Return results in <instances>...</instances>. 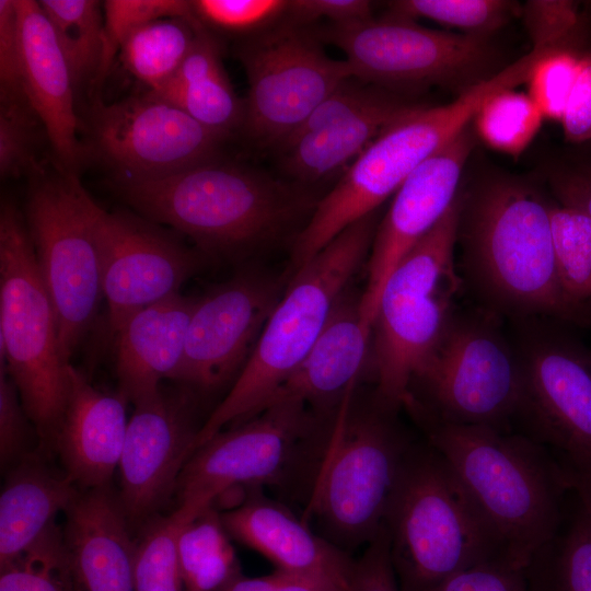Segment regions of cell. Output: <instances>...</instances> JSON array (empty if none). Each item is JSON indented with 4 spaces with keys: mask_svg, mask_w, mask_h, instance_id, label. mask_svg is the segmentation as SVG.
<instances>
[{
    "mask_svg": "<svg viewBox=\"0 0 591 591\" xmlns=\"http://www.w3.org/2000/svg\"><path fill=\"white\" fill-rule=\"evenodd\" d=\"M416 380L427 387L437 420L506 430L519 413L520 360L496 329L452 317Z\"/></svg>",
    "mask_w": 591,
    "mask_h": 591,
    "instance_id": "14",
    "label": "cell"
},
{
    "mask_svg": "<svg viewBox=\"0 0 591 591\" xmlns=\"http://www.w3.org/2000/svg\"><path fill=\"white\" fill-rule=\"evenodd\" d=\"M121 197L147 219L190 237L205 256L234 257L277 236L304 207L289 187L219 161L148 181H117Z\"/></svg>",
    "mask_w": 591,
    "mask_h": 591,
    "instance_id": "3",
    "label": "cell"
},
{
    "mask_svg": "<svg viewBox=\"0 0 591 591\" xmlns=\"http://www.w3.org/2000/svg\"><path fill=\"white\" fill-rule=\"evenodd\" d=\"M428 439L452 470L502 556L524 568L561 523L558 461L533 438L434 419Z\"/></svg>",
    "mask_w": 591,
    "mask_h": 591,
    "instance_id": "1",
    "label": "cell"
},
{
    "mask_svg": "<svg viewBox=\"0 0 591 591\" xmlns=\"http://www.w3.org/2000/svg\"><path fill=\"white\" fill-rule=\"evenodd\" d=\"M182 526L173 513L144 523L135 548V591H184L177 556Z\"/></svg>",
    "mask_w": 591,
    "mask_h": 591,
    "instance_id": "37",
    "label": "cell"
},
{
    "mask_svg": "<svg viewBox=\"0 0 591 591\" xmlns=\"http://www.w3.org/2000/svg\"><path fill=\"white\" fill-rule=\"evenodd\" d=\"M305 406L270 405L198 447L177 480V520L186 524L237 486L288 488L303 482L311 495L332 432L315 438V419Z\"/></svg>",
    "mask_w": 591,
    "mask_h": 591,
    "instance_id": "9",
    "label": "cell"
},
{
    "mask_svg": "<svg viewBox=\"0 0 591 591\" xmlns=\"http://www.w3.org/2000/svg\"><path fill=\"white\" fill-rule=\"evenodd\" d=\"M428 591H526L525 569L496 559L462 570Z\"/></svg>",
    "mask_w": 591,
    "mask_h": 591,
    "instance_id": "46",
    "label": "cell"
},
{
    "mask_svg": "<svg viewBox=\"0 0 591 591\" xmlns=\"http://www.w3.org/2000/svg\"><path fill=\"white\" fill-rule=\"evenodd\" d=\"M15 3L24 95L44 126L59 167L78 173L84 153L78 138L76 88L68 65L38 1Z\"/></svg>",
    "mask_w": 591,
    "mask_h": 591,
    "instance_id": "21",
    "label": "cell"
},
{
    "mask_svg": "<svg viewBox=\"0 0 591 591\" xmlns=\"http://www.w3.org/2000/svg\"><path fill=\"white\" fill-rule=\"evenodd\" d=\"M418 105L385 93L363 111L283 143L286 169L313 182L355 160L386 127Z\"/></svg>",
    "mask_w": 591,
    "mask_h": 591,
    "instance_id": "28",
    "label": "cell"
},
{
    "mask_svg": "<svg viewBox=\"0 0 591 591\" xmlns=\"http://www.w3.org/2000/svg\"><path fill=\"white\" fill-rule=\"evenodd\" d=\"M68 65L73 85L95 83L104 46L103 4L96 0H40Z\"/></svg>",
    "mask_w": 591,
    "mask_h": 591,
    "instance_id": "32",
    "label": "cell"
},
{
    "mask_svg": "<svg viewBox=\"0 0 591 591\" xmlns=\"http://www.w3.org/2000/svg\"><path fill=\"white\" fill-rule=\"evenodd\" d=\"M384 524L399 591H428L478 564L507 560L431 444L412 448Z\"/></svg>",
    "mask_w": 591,
    "mask_h": 591,
    "instance_id": "5",
    "label": "cell"
},
{
    "mask_svg": "<svg viewBox=\"0 0 591 591\" xmlns=\"http://www.w3.org/2000/svg\"><path fill=\"white\" fill-rule=\"evenodd\" d=\"M278 288L266 276L243 271L199 297L175 380L212 390L241 372L278 303Z\"/></svg>",
    "mask_w": 591,
    "mask_h": 591,
    "instance_id": "18",
    "label": "cell"
},
{
    "mask_svg": "<svg viewBox=\"0 0 591 591\" xmlns=\"http://www.w3.org/2000/svg\"><path fill=\"white\" fill-rule=\"evenodd\" d=\"M348 391L338 406L308 515L317 518L334 544H369L386 513L413 447L376 413L354 416Z\"/></svg>",
    "mask_w": 591,
    "mask_h": 591,
    "instance_id": "11",
    "label": "cell"
},
{
    "mask_svg": "<svg viewBox=\"0 0 591 591\" xmlns=\"http://www.w3.org/2000/svg\"><path fill=\"white\" fill-rule=\"evenodd\" d=\"M0 591H81L55 522L21 556L0 567Z\"/></svg>",
    "mask_w": 591,
    "mask_h": 591,
    "instance_id": "34",
    "label": "cell"
},
{
    "mask_svg": "<svg viewBox=\"0 0 591 591\" xmlns=\"http://www.w3.org/2000/svg\"><path fill=\"white\" fill-rule=\"evenodd\" d=\"M525 415L538 442L591 453V355L559 339L531 345L519 359Z\"/></svg>",
    "mask_w": 591,
    "mask_h": 591,
    "instance_id": "20",
    "label": "cell"
},
{
    "mask_svg": "<svg viewBox=\"0 0 591 591\" xmlns=\"http://www.w3.org/2000/svg\"><path fill=\"white\" fill-rule=\"evenodd\" d=\"M462 209L456 198L383 287L373 323L374 370L378 402L387 408L409 402L412 382L453 317L451 306L459 287L453 250Z\"/></svg>",
    "mask_w": 591,
    "mask_h": 591,
    "instance_id": "7",
    "label": "cell"
},
{
    "mask_svg": "<svg viewBox=\"0 0 591 591\" xmlns=\"http://www.w3.org/2000/svg\"><path fill=\"white\" fill-rule=\"evenodd\" d=\"M466 128L419 165L394 194L375 231L360 310L373 327L383 287L410 248L444 216L456 199L462 170L472 151Z\"/></svg>",
    "mask_w": 591,
    "mask_h": 591,
    "instance_id": "19",
    "label": "cell"
},
{
    "mask_svg": "<svg viewBox=\"0 0 591 591\" xmlns=\"http://www.w3.org/2000/svg\"><path fill=\"white\" fill-rule=\"evenodd\" d=\"M197 19L207 27L229 33L262 31L286 14L283 0H195L190 1Z\"/></svg>",
    "mask_w": 591,
    "mask_h": 591,
    "instance_id": "42",
    "label": "cell"
},
{
    "mask_svg": "<svg viewBox=\"0 0 591 591\" xmlns=\"http://www.w3.org/2000/svg\"><path fill=\"white\" fill-rule=\"evenodd\" d=\"M514 12V3L502 0H399L386 15L429 19L457 27L466 34L486 36L500 28Z\"/></svg>",
    "mask_w": 591,
    "mask_h": 591,
    "instance_id": "38",
    "label": "cell"
},
{
    "mask_svg": "<svg viewBox=\"0 0 591 591\" xmlns=\"http://www.w3.org/2000/svg\"><path fill=\"white\" fill-rule=\"evenodd\" d=\"M349 580L350 577L276 569L270 575L255 578L241 573L219 591H347Z\"/></svg>",
    "mask_w": 591,
    "mask_h": 591,
    "instance_id": "48",
    "label": "cell"
},
{
    "mask_svg": "<svg viewBox=\"0 0 591 591\" xmlns=\"http://www.w3.org/2000/svg\"><path fill=\"white\" fill-rule=\"evenodd\" d=\"M538 58L540 54L531 50L463 90L453 102L434 107L416 106L386 127L315 206L296 237L294 266H302L346 228L373 213L419 165L465 130L491 96L528 83Z\"/></svg>",
    "mask_w": 591,
    "mask_h": 591,
    "instance_id": "2",
    "label": "cell"
},
{
    "mask_svg": "<svg viewBox=\"0 0 591 591\" xmlns=\"http://www.w3.org/2000/svg\"><path fill=\"white\" fill-rule=\"evenodd\" d=\"M0 361H4L40 445L53 451L69 395L54 306L25 217L11 200L0 210Z\"/></svg>",
    "mask_w": 591,
    "mask_h": 591,
    "instance_id": "6",
    "label": "cell"
},
{
    "mask_svg": "<svg viewBox=\"0 0 591 591\" xmlns=\"http://www.w3.org/2000/svg\"><path fill=\"white\" fill-rule=\"evenodd\" d=\"M204 26L195 13L147 23L123 40L120 60L149 91H157L174 77Z\"/></svg>",
    "mask_w": 591,
    "mask_h": 591,
    "instance_id": "29",
    "label": "cell"
},
{
    "mask_svg": "<svg viewBox=\"0 0 591 591\" xmlns=\"http://www.w3.org/2000/svg\"><path fill=\"white\" fill-rule=\"evenodd\" d=\"M347 591H399L385 524L355 561Z\"/></svg>",
    "mask_w": 591,
    "mask_h": 591,
    "instance_id": "47",
    "label": "cell"
},
{
    "mask_svg": "<svg viewBox=\"0 0 591 591\" xmlns=\"http://www.w3.org/2000/svg\"><path fill=\"white\" fill-rule=\"evenodd\" d=\"M526 591H591V520L579 508L532 556Z\"/></svg>",
    "mask_w": 591,
    "mask_h": 591,
    "instance_id": "31",
    "label": "cell"
},
{
    "mask_svg": "<svg viewBox=\"0 0 591 591\" xmlns=\"http://www.w3.org/2000/svg\"><path fill=\"white\" fill-rule=\"evenodd\" d=\"M44 128L26 97L0 99V174L2 178L33 176L43 169L37 160L38 132Z\"/></svg>",
    "mask_w": 591,
    "mask_h": 591,
    "instance_id": "39",
    "label": "cell"
},
{
    "mask_svg": "<svg viewBox=\"0 0 591 591\" xmlns=\"http://www.w3.org/2000/svg\"><path fill=\"white\" fill-rule=\"evenodd\" d=\"M96 231L112 335L134 313L179 293L206 257L128 211L101 209Z\"/></svg>",
    "mask_w": 591,
    "mask_h": 591,
    "instance_id": "16",
    "label": "cell"
},
{
    "mask_svg": "<svg viewBox=\"0 0 591 591\" xmlns=\"http://www.w3.org/2000/svg\"><path fill=\"white\" fill-rule=\"evenodd\" d=\"M465 242L474 276L499 303L568 321L589 320L561 291L549 205L533 190L506 179L482 188L468 206Z\"/></svg>",
    "mask_w": 591,
    "mask_h": 591,
    "instance_id": "8",
    "label": "cell"
},
{
    "mask_svg": "<svg viewBox=\"0 0 591 591\" xmlns=\"http://www.w3.org/2000/svg\"><path fill=\"white\" fill-rule=\"evenodd\" d=\"M558 463L567 489L576 495L579 508L591 520V453L582 450L560 452Z\"/></svg>",
    "mask_w": 591,
    "mask_h": 591,
    "instance_id": "53",
    "label": "cell"
},
{
    "mask_svg": "<svg viewBox=\"0 0 591 591\" xmlns=\"http://www.w3.org/2000/svg\"><path fill=\"white\" fill-rule=\"evenodd\" d=\"M199 429L187 390L161 386L134 405L118 466L117 495L129 524L147 523L167 503Z\"/></svg>",
    "mask_w": 591,
    "mask_h": 591,
    "instance_id": "17",
    "label": "cell"
},
{
    "mask_svg": "<svg viewBox=\"0 0 591 591\" xmlns=\"http://www.w3.org/2000/svg\"><path fill=\"white\" fill-rule=\"evenodd\" d=\"M101 209L76 172L59 167L33 176L24 217L67 362L92 328L103 298Z\"/></svg>",
    "mask_w": 591,
    "mask_h": 591,
    "instance_id": "10",
    "label": "cell"
},
{
    "mask_svg": "<svg viewBox=\"0 0 591 591\" xmlns=\"http://www.w3.org/2000/svg\"><path fill=\"white\" fill-rule=\"evenodd\" d=\"M522 14L533 47H572L581 21L576 2L530 0Z\"/></svg>",
    "mask_w": 591,
    "mask_h": 591,
    "instance_id": "43",
    "label": "cell"
},
{
    "mask_svg": "<svg viewBox=\"0 0 591 591\" xmlns=\"http://www.w3.org/2000/svg\"><path fill=\"white\" fill-rule=\"evenodd\" d=\"M25 97L15 0H0V99Z\"/></svg>",
    "mask_w": 591,
    "mask_h": 591,
    "instance_id": "49",
    "label": "cell"
},
{
    "mask_svg": "<svg viewBox=\"0 0 591 591\" xmlns=\"http://www.w3.org/2000/svg\"><path fill=\"white\" fill-rule=\"evenodd\" d=\"M567 140L591 141V53L580 58V68L560 119Z\"/></svg>",
    "mask_w": 591,
    "mask_h": 591,
    "instance_id": "51",
    "label": "cell"
},
{
    "mask_svg": "<svg viewBox=\"0 0 591 591\" xmlns=\"http://www.w3.org/2000/svg\"><path fill=\"white\" fill-rule=\"evenodd\" d=\"M554 259L567 301L588 316L591 304V220L564 205H549Z\"/></svg>",
    "mask_w": 591,
    "mask_h": 591,
    "instance_id": "33",
    "label": "cell"
},
{
    "mask_svg": "<svg viewBox=\"0 0 591 591\" xmlns=\"http://www.w3.org/2000/svg\"><path fill=\"white\" fill-rule=\"evenodd\" d=\"M79 493L66 473L51 471L39 456L20 460L0 496V567L21 556Z\"/></svg>",
    "mask_w": 591,
    "mask_h": 591,
    "instance_id": "27",
    "label": "cell"
},
{
    "mask_svg": "<svg viewBox=\"0 0 591 591\" xmlns=\"http://www.w3.org/2000/svg\"><path fill=\"white\" fill-rule=\"evenodd\" d=\"M233 538L264 555L276 569L351 576L355 561L334 543L314 534L288 508L253 487L243 501L220 513Z\"/></svg>",
    "mask_w": 591,
    "mask_h": 591,
    "instance_id": "25",
    "label": "cell"
},
{
    "mask_svg": "<svg viewBox=\"0 0 591 591\" xmlns=\"http://www.w3.org/2000/svg\"><path fill=\"white\" fill-rule=\"evenodd\" d=\"M92 135L117 181L162 178L218 159L224 140L151 91L95 104Z\"/></svg>",
    "mask_w": 591,
    "mask_h": 591,
    "instance_id": "15",
    "label": "cell"
},
{
    "mask_svg": "<svg viewBox=\"0 0 591 591\" xmlns=\"http://www.w3.org/2000/svg\"><path fill=\"white\" fill-rule=\"evenodd\" d=\"M375 227L374 213L361 218L298 268L233 386L200 427L194 451L225 426L259 414L302 362L372 246Z\"/></svg>",
    "mask_w": 591,
    "mask_h": 591,
    "instance_id": "4",
    "label": "cell"
},
{
    "mask_svg": "<svg viewBox=\"0 0 591 591\" xmlns=\"http://www.w3.org/2000/svg\"><path fill=\"white\" fill-rule=\"evenodd\" d=\"M549 182L560 205L575 208L591 220V161L561 166L551 174Z\"/></svg>",
    "mask_w": 591,
    "mask_h": 591,
    "instance_id": "52",
    "label": "cell"
},
{
    "mask_svg": "<svg viewBox=\"0 0 591 591\" xmlns=\"http://www.w3.org/2000/svg\"><path fill=\"white\" fill-rule=\"evenodd\" d=\"M175 104L210 131L225 139L243 126L244 104L237 99L221 70L208 77L151 91Z\"/></svg>",
    "mask_w": 591,
    "mask_h": 591,
    "instance_id": "36",
    "label": "cell"
},
{
    "mask_svg": "<svg viewBox=\"0 0 591 591\" xmlns=\"http://www.w3.org/2000/svg\"><path fill=\"white\" fill-rule=\"evenodd\" d=\"M103 12V58L95 84L106 77L123 40L132 31L159 19L194 14L190 1L184 0H107Z\"/></svg>",
    "mask_w": 591,
    "mask_h": 591,
    "instance_id": "40",
    "label": "cell"
},
{
    "mask_svg": "<svg viewBox=\"0 0 591 591\" xmlns=\"http://www.w3.org/2000/svg\"><path fill=\"white\" fill-rule=\"evenodd\" d=\"M248 93L243 126L262 143H283L345 80V60L331 59L305 30L283 23L250 38L239 49Z\"/></svg>",
    "mask_w": 591,
    "mask_h": 591,
    "instance_id": "12",
    "label": "cell"
},
{
    "mask_svg": "<svg viewBox=\"0 0 591 591\" xmlns=\"http://www.w3.org/2000/svg\"><path fill=\"white\" fill-rule=\"evenodd\" d=\"M69 381V395L53 451L78 487L108 486L121 457L128 402L118 392L109 394L94 387L71 363Z\"/></svg>",
    "mask_w": 591,
    "mask_h": 591,
    "instance_id": "22",
    "label": "cell"
},
{
    "mask_svg": "<svg viewBox=\"0 0 591 591\" xmlns=\"http://www.w3.org/2000/svg\"><path fill=\"white\" fill-rule=\"evenodd\" d=\"M320 36L346 55L354 77L383 86L464 85L487 79L486 36L453 34L386 15L358 24L329 25Z\"/></svg>",
    "mask_w": 591,
    "mask_h": 591,
    "instance_id": "13",
    "label": "cell"
},
{
    "mask_svg": "<svg viewBox=\"0 0 591 591\" xmlns=\"http://www.w3.org/2000/svg\"><path fill=\"white\" fill-rule=\"evenodd\" d=\"M197 300L177 293L134 313L116 331L117 392L128 403L153 396L164 379L175 380Z\"/></svg>",
    "mask_w": 591,
    "mask_h": 591,
    "instance_id": "24",
    "label": "cell"
},
{
    "mask_svg": "<svg viewBox=\"0 0 591 591\" xmlns=\"http://www.w3.org/2000/svg\"><path fill=\"white\" fill-rule=\"evenodd\" d=\"M360 301L361 296L343 293L311 350L263 409L285 402L327 406L355 389L372 332Z\"/></svg>",
    "mask_w": 591,
    "mask_h": 591,
    "instance_id": "26",
    "label": "cell"
},
{
    "mask_svg": "<svg viewBox=\"0 0 591 591\" xmlns=\"http://www.w3.org/2000/svg\"><path fill=\"white\" fill-rule=\"evenodd\" d=\"M177 556L184 591H219L242 573L213 505L181 528Z\"/></svg>",
    "mask_w": 591,
    "mask_h": 591,
    "instance_id": "30",
    "label": "cell"
},
{
    "mask_svg": "<svg viewBox=\"0 0 591 591\" xmlns=\"http://www.w3.org/2000/svg\"><path fill=\"white\" fill-rule=\"evenodd\" d=\"M581 56L572 48L554 49L533 67L530 78V96L544 118L559 120L575 85Z\"/></svg>",
    "mask_w": 591,
    "mask_h": 591,
    "instance_id": "41",
    "label": "cell"
},
{
    "mask_svg": "<svg viewBox=\"0 0 591 591\" xmlns=\"http://www.w3.org/2000/svg\"><path fill=\"white\" fill-rule=\"evenodd\" d=\"M543 118L529 94L506 89L482 106L475 124L489 147L515 158L531 143Z\"/></svg>",
    "mask_w": 591,
    "mask_h": 591,
    "instance_id": "35",
    "label": "cell"
},
{
    "mask_svg": "<svg viewBox=\"0 0 591 591\" xmlns=\"http://www.w3.org/2000/svg\"><path fill=\"white\" fill-rule=\"evenodd\" d=\"M356 80L350 78L340 83L285 142L352 116L386 93Z\"/></svg>",
    "mask_w": 591,
    "mask_h": 591,
    "instance_id": "44",
    "label": "cell"
},
{
    "mask_svg": "<svg viewBox=\"0 0 591 591\" xmlns=\"http://www.w3.org/2000/svg\"><path fill=\"white\" fill-rule=\"evenodd\" d=\"M63 513V540L80 590L135 591L136 541L109 485L80 490Z\"/></svg>",
    "mask_w": 591,
    "mask_h": 591,
    "instance_id": "23",
    "label": "cell"
},
{
    "mask_svg": "<svg viewBox=\"0 0 591 591\" xmlns=\"http://www.w3.org/2000/svg\"><path fill=\"white\" fill-rule=\"evenodd\" d=\"M30 418L19 391L0 361V461L2 466L18 463L25 455Z\"/></svg>",
    "mask_w": 591,
    "mask_h": 591,
    "instance_id": "45",
    "label": "cell"
},
{
    "mask_svg": "<svg viewBox=\"0 0 591 591\" xmlns=\"http://www.w3.org/2000/svg\"><path fill=\"white\" fill-rule=\"evenodd\" d=\"M286 23L305 27L318 20L345 26L373 19L372 4L366 0H294L289 1Z\"/></svg>",
    "mask_w": 591,
    "mask_h": 591,
    "instance_id": "50",
    "label": "cell"
}]
</instances>
